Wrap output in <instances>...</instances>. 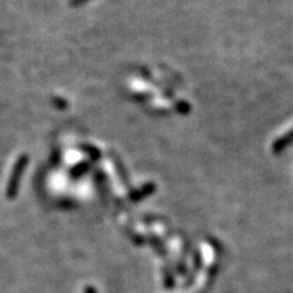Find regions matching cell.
Segmentation results:
<instances>
[{"label": "cell", "instance_id": "cell-1", "mask_svg": "<svg viewBox=\"0 0 293 293\" xmlns=\"http://www.w3.org/2000/svg\"><path fill=\"white\" fill-rule=\"evenodd\" d=\"M292 140H293V129L289 133H286L284 137L278 139V141L274 144V151L278 152V151H281V149H284L289 143H292Z\"/></svg>", "mask_w": 293, "mask_h": 293}]
</instances>
